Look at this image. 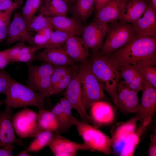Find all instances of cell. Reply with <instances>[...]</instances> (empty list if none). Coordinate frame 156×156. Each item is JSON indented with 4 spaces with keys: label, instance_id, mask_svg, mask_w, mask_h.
Instances as JSON below:
<instances>
[{
    "label": "cell",
    "instance_id": "7402d4cb",
    "mask_svg": "<svg viewBox=\"0 0 156 156\" xmlns=\"http://www.w3.org/2000/svg\"><path fill=\"white\" fill-rule=\"evenodd\" d=\"M138 120L135 116L117 128L111 139V146L115 149L120 148V150L125 140L129 135L135 132Z\"/></svg>",
    "mask_w": 156,
    "mask_h": 156
},
{
    "label": "cell",
    "instance_id": "d6a6232c",
    "mask_svg": "<svg viewBox=\"0 0 156 156\" xmlns=\"http://www.w3.org/2000/svg\"><path fill=\"white\" fill-rule=\"evenodd\" d=\"M58 126V132L61 134L66 133L69 129L66 119L62 111L59 103H58L52 109Z\"/></svg>",
    "mask_w": 156,
    "mask_h": 156
},
{
    "label": "cell",
    "instance_id": "7a4b0ae2",
    "mask_svg": "<svg viewBox=\"0 0 156 156\" xmlns=\"http://www.w3.org/2000/svg\"><path fill=\"white\" fill-rule=\"evenodd\" d=\"M4 101L6 106L18 108L34 106L38 109H47L45 96L12 78Z\"/></svg>",
    "mask_w": 156,
    "mask_h": 156
},
{
    "label": "cell",
    "instance_id": "ee69618b",
    "mask_svg": "<svg viewBox=\"0 0 156 156\" xmlns=\"http://www.w3.org/2000/svg\"><path fill=\"white\" fill-rule=\"evenodd\" d=\"M15 147L14 144L8 145L0 148V156H12L13 151Z\"/></svg>",
    "mask_w": 156,
    "mask_h": 156
},
{
    "label": "cell",
    "instance_id": "f907efd6",
    "mask_svg": "<svg viewBox=\"0 0 156 156\" xmlns=\"http://www.w3.org/2000/svg\"><path fill=\"white\" fill-rule=\"evenodd\" d=\"M36 51L34 47H30L23 45L21 49L20 54L35 53Z\"/></svg>",
    "mask_w": 156,
    "mask_h": 156
},
{
    "label": "cell",
    "instance_id": "7dc6e473",
    "mask_svg": "<svg viewBox=\"0 0 156 156\" xmlns=\"http://www.w3.org/2000/svg\"><path fill=\"white\" fill-rule=\"evenodd\" d=\"M53 29L50 25L42 29L37 33L45 36L49 39L53 31Z\"/></svg>",
    "mask_w": 156,
    "mask_h": 156
},
{
    "label": "cell",
    "instance_id": "f5cc1de1",
    "mask_svg": "<svg viewBox=\"0 0 156 156\" xmlns=\"http://www.w3.org/2000/svg\"><path fill=\"white\" fill-rule=\"evenodd\" d=\"M148 5L156 10V0H147Z\"/></svg>",
    "mask_w": 156,
    "mask_h": 156
},
{
    "label": "cell",
    "instance_id": "cb8c5ba5",
    "mask_svg": "<svg viewBox=\"0 0 156 156\" xmlns=\"http://www.w3.org/2000/svg\"><path fill=\"white\" fill-rule=\"evenodd\" d=\"M91 107L92 116L101 125L109 123L114 119V114L111 105L100 101L94 103Z\"/></svg>",
    "mask_w": 156,
    "mask_h": 156
},
{
    "label": "cell",
    "instance_id": "f1b7e54d",
    "mask_svg": "<svg viewBox=\"0 0 156 156\" xmlns=\"http://www.w3.org/2000/svg\"><path fill=\"white\" fill-rule=\"evenodd\" d=\"M54 132L50 131L40 132L30 144L26 150L29 153L39 151L48 145Z\"/></svg>",
    "mask_w": 156,
    "mask_h": 156
},
{
    "label": "cell",
    "instance_id": "d6986e66",
    "mask_svg": "<svg viewBox=\"0 0 156 156\" xmlns=\"http://www.w3.org/2000/svg\"><path fill=\"white\" fill-rule=\"evenodd\" d=\"M47 17L49 23L55 31L66 32L78 36L81 35L84 26L75 17L68 18L64 16Z\"/></svg>",
    "mask_w": 156,
    "mask_h": 156
},
{
    "label": "cell",
    "instance_id": "9a60e30c",
    "mask_svg": "<svg viewBox=\"0 0 156 156\" xmlns=\"http://www.w3.org/2000/svg\"><path fill=\"white\" fill-rule=\"evenodd\" d=\"M131 24L137 35L156 38V10L149 5L140 17Z\"/></svg>",
    "mask_w": 156,
    "mask_h": 156
},
{
    "label": "cell",
    "instance_id": "9f6ffc18",
    "mask_svg": "<svg viewBox=\"0 0 156 156\" xmlns=\"http://www.w3.org/2000/svg\"><path fill=\"white\" fill-rule=\"evenodd\" d=\"M3 103H4V101H0V107L1 105Z\"/></svg>",
    "mask_w": 156,
    "mask_h": 156
},
{
    "label": "cell",
    "instance_id": "d590c367",
    "mask_svg": "<svg viewBox=\"0 0 156 156\" xmlns=\"http://www.w3.org/2000/svg\"><path fill=\"white\" fill-rule=\"evenodd\" d=\"M34 0H26L22 10V16L28 29L30 22L34 16L33 2Z\"/></svg>",
    "mask_w": 156,
    "mask_h": 156
},
{
    "label": "cell",
    "instance_id": "8fae6325",
    "mask_svg": "<svg viewBox=\"0 0 156 156\" xmlns=\"http://www.w3.org/2000/svg\"><path fill=\"white\" fill-rule=\"evenodd\" d=\"M109 24L93 22L84 26L81 35L86 45L97 53L101 48L106 36Z\"/></svg>",
    "mask_w": 156,
    "mask_h": 156
},
{
    "label": "cell",
    "instance_id": "30bf717a",
    "mask_svg": "<svg viewBox=\"0 0 156 156\" xmlns=\"http://www.w3.org/2000/svg\"><path fill=\"white\" fill-rule=\"evenodd\" d=\"M48 146L55 156H75L80 150L92 151L85 143L71 141L61 135L57 131L54 132Z\"/></svg>",
    "mask_w": 156,
    "mask_h": 156
},
{
    "label": "cell",
    "instance_id": "f546056e",
    "mask_svg": "<svg viewBox=\"0 0 156 156\" xmlns=\"http://www.w3.org/2000/svg\"><path fill=\"white\" fill-rule=\"evenodd\" d=\"M50 78L51 76H47L26 83L33 90L40 93L47 98L50 96L49 90Z\"/></svg>",
    "mask_w": 156,
    "mask_h": 156
},
{
    "label": "cell",
    "instance_id": "4fadbf2b",
    "mask_svg": "<svg viewBox=\"0 0 156 156\" xmlns=\"http://www.w3.org/2000/svg\"><path fill=\"white\" fill-rule=\"evenodd\" d=\"M114 103L119 108L131 113H137L140 108L138 93L131 89L124 81L117 86Z\"/></svg>",
    "mask_w": 156,
    "mask_h": 156
},
{
    "label": "cell",
    "instance_id": "ac0fdd59",
    "mask_svg": "<svg viewBox=\"0 0 156 156\" xmlns=\"http://www.w3.org/2000/svg\"><path fill=\"white\" fill-rule=\"evenodd\" d=\"M36 59L57 66L73 67V61L66 53L63 46L51 48L44 49L35 54Z\"/></svg>",
    "mask_w": 156,
    "mask_h": 156
},
{
    "label": "cell",
    "instance_id": "5bb4252c",
    "mask_svg": "<svg viewBox=\"0 0 156 156\" xmlns=\"http://www.w3.org/2000/svg\"><path fill=\"white\" fill-rule=\"evenodd\" d=\"M13 111L11 108L6 106L0 111V147L9 144H16L25 146L22 139L15 135L12 120Z\"/></svg>",
    "mask_w": 156,
    "mask_h": 156
},
{
    "label": "cell",
    "instance_id": "11a10c76",
    "mask_svg": "<svg viewBox=\"0 0 156 156\" xmlns=\"http://www.w3.org/2000/svg\"><path fill=\"white\" fill-rule=\"evenodd\" d=\"M65 2L67 3L73 1L74 0H64Z\"/></svg>",
    "mask_w": 156,
    "mask_h": 156
},
{
    "label": "cell",
    "instance_id": "277c9868",
    "mask_svg": "<svg viewBox=\"0 0 156 156\" xmlns=\"http://www.w3.org/2000/svg\"><path fill=\"white\" fill-rule=\"evenodd\" d=\"M77 76L81 86L83 105L86 111L104 97V90L92 71L90 60L81 63Z\"/></svg>",
    "mask_w": 156,
    "mask_h": 156
},
{
    "label": "cell",
    "instance_id": "60d3db41",
    "mask_svg": "<svg viewBox=\"0 0 156 156\" xmlns=\"http://www.w3.org/2000/svg\"><path fill=\"white\" fill-rule=\"evenodd\" d=\"M25 42H19L13 47L3 51V53L7 57L10 64V61L13 57L20 54L22 46L24 44Z\"/></svg>",
    "mask_w": 156,
    "mask_h": 156
},
{
    "label": "cell",
    "instance_id": "3957f363",
    "mask_svg": "<svg viewBox=\"0 0 156 156\" xmlns=\"http://www.w3.org/2000/svg\"><path fill=\"white\" fill-rule=\"evenodd\" d=\"M90 62L93 74L113 101L121 78L119 71L110 61L108 56L100 53H96Z\"/></svg>",
    "mask_w": 156,
    "mask_h": 156
},
{
    "label": "cell",
    "instance_id": "4dcf8cb0",
    "mask_svg": "<svg viewBox=\"0 0 156 156\" xmlns=\"http://www.w3.org/2000/svg\"><path fill=\"white\" fill-rule=\"evenodd\" d=\"M73 69L70 66H57L51 76L49 90L50 95L60 82L66 75L71 72Z\"/></svg>",
    "mask_w": 156,
    "mask_h": 156
},
{
    "label": "cell",
    "instance_id": "816d5d0a",
    "mask_svg": "<svg viewBox=\"0 0 156 156\" xmlns=\"http://www.w3.org/2000/svg\"><path fill=\"white\" fill-rule=\"evenodd\" d=\"M8 27H0V43L7 37L8 33Z\"/></svg>",
    "mask_w": 156,
    "mask_h": 156
},
{
    "label": "cell",
    "instance_id": "e575fe53",
    "mask_svg": "<svg viewBox=\"0 0 156 156\" xmlns=\"http://www.w3.org/2000/svg\"><path fill=\"white\" fill-rule=\"evenodd\" d=\"M50 25L47 17L40 14L37 16H33L30 23L28 29L30 31L37 32Z\"/></svg>",
    "mask_w": 156,
    "mask_h": 156
},
{
    "label": "cell",
    "instance_id": "4316f807",
    "mask_svg": "<svg viewBox=\"0 0 156 156\" xmlns=\"http://www.w3.org/2000/svg\"><path fill=\"white\" fill-rule=\"evenodd\" d=\"M94 7V0H76L72 11L75 17L84 21L91 15Z\"/></svg>",
    "mask_w": 156,
    "mask_h": 156
},
{
    "label": "cell",
    "instance_id": "6da1fadb",
    "mask_svg": "<svg viewBox=\"0 0 156 156\" xmlns=\"http://www.w3.org/2000/svg\"><path fill=\"white\" fill-rule=\"evenodd\" d=\"M118 70L122 66L156 64V38L138 35L130 42L108 56Z\"/></svg>",
    "mask_w": 156,
    "mask_h": 156
},
{
    "label": "cell",
    "instance_id": "2e32d148",
    "mask_svg": "<svg viewBox=\"0 0 156 156\" xmlns=\"http://www.w3.org/2000/svg\"><path fill=\"white\" fill-rule=\"evenodd\" d=\"M128 0H111L97 12L94 22L110 24L120 20L123 8Z\"/></svg>",
    "mask_w": 156,
    "mask_h": 156
},
{
    "label": "cell",
    "instance_id": "8d00e7d4",
    "mask_svg": "<svg viewBox=\"0 0 156 156\" xmlns=\"http://www.w3.org/2000/svg\"><path fill=\"white\" fill-rule=\"evenodd\" d=\"M12 78L4 70L0 69V95H5Z\"/></svg>",
    "mask_w": 156,
    "mask_h": 156
},
{
    "label": "cell",
    "instance_id": "ba28073f",
    "mask_svg": "<svg viewBox=\"0 0 156 156\" xmlns=\"http://www.w3.org/2000/svg\"><path fill=\"white\" fill-rule=\"evenodd\" d=\"M37 117L38 113L28 108L21 109L13 116V128L19 138L35 137L41 132Z\"/></svg>",
    "mask_w": 156,
    "mask_h": 156
},
{
    "label": "cell",
    "instance_id": "d4e9b609",
    "mask_svg": "<svg viewBox=\"0 0 156 156\" xmlns=\"http://www.w3.org/2000/svg\"><path fill=\"white\" fill-rule=\"evenodd\" d=\"M42 62L38 66L27 64L28 77L26 82L51 76L57 66L45 62Z\"/></svg>",
    "mask_w": 156,
    "mask_h": 156
},
{
    "label": "cell",
    "instance_id": "52a82bcc",
    "mask_svg": "<svg viewBox=\"0 0 156 156\" xmlns=\"http://www.w3.org/2000/svg\"><path fill=\"white\" fill-rule=\"evenodd\" d=\"M72 76L70 82L63 93L70 103L72 108L75 109L80 116L81 121L90 123L96 128L99 129L101 125L91 116L86 112L83 105L81 84L77 76L78 68L73 67Z\"/></svg>",
    "mask_w": 156,
    "mask_h": 156
},
{
    "label": "cell",
    "instance_id": "e0dca14e",
    "mask_svg": "<svg viewBox=\"0 0 156 156\" xmlns=\"http://www.w3.org/2000/svg\"><path fill=\"white\" fill-rule=\"evenodd\" d=\"M63 47L73 61L81 63L88 59L89 49L82 38L75 35H71L67 39Z\"/></svg>",
    "mask_w": 156,
    "mask_h": 156
},
{
    "label": "cell",
    "instance_id": "484cf974",
    "mask_svg": "<svg viewBox=\"0 0 156 156\" xmlns=\"http://www.w3.org/2000/svg\"><path fill=\"white\" fill-rule=\"evenodd\" d=\"M38 122L41 131H58V126L53 114L47 109H39L38 113Z\"/></svg>",
    "mask_w": 156,
    "mask_h": 156
},
{
    "label": "cell",
    "instance_id": "ab89813d",
    "mask_svg": "<svg viewBox=\"0 0 156 156\" xmlns=\"http://www.w3.org/2000/svg\"><path fill=\"white\" fill-rule=\"evenodd\" d=\"M36 59L35 53L19 54L11 59L10 63L20 62L31 64Z\"/></svg>",
    "mask_w": 156,
    "mask_h": 156
},
{
    "label": "cell",
    "instance_id": "7bdbcfd3",
    "mask_svg": "<svg viewBox=\"0 0 156 156\" xmlns=\"http://www.w3.org/2000/svg\"><path fill=\"white\" fill-rule=\"evenodd\" d=\"M151 142L148 151V155L149 156L156 155V133L155 129L151 138Z\"/></svg>",
    "mask_w": 156,
    "mask_h": 156
},
{
    "label": "cell",
    "instance_id": "b9f144b4",
    "mask_svg": "<svg viewBox=\"0 0 156 156\" xmlns=\"http://www.w3.org/2000/svg\"><path fill=\"white\" fill-rule=\"evenodd\" d=\"M135 147V146L130 144H124L120 151V155L122 156H132Z\"/></svg>",
    "mask_w": 156,
    "mask_h": 156
},
{
    "label": "cell",
    "instance_id": "44dd1931",
    "mask_svg": "<svg viewBox=\"0 0 156 156\" xmlns=\"http://www.w3.org/2000/svg\"><path fill=\"white\" fill-rule=\"evenodd\" d=\"M118 71L121 78L131 89L138 92L142 90L144 78L133 65L127 64L120 68Z\"/></svg>",
    "mask_w": 156,
    "mask_h": 156
},
{
    "label": "cell",
    "instance_id": "6f0895ef",
    "mask_svg": "<svg viewBox=\"0 0 156 156\" xmlns=\"http://www.w3.org/2000/svg\"><path fill=\"white\" fill-rule=\"evenodd\" d=\"M3 11H0V16H1Z\"/></svg>",
    "mask_w": 156,
    "mask_h": 156
},
{
    "label": "cell",
    "instance_id": "74e56055",
    "mask_svg": "<svg viewBox=\"0 0 156 156\" xmlns=\"http://www.w3.org/2000/svg\"><path fill=\"white\" fill-rule=\"evenodd\" d=\"M73 71L66 75L57 84L51 95L57 94L61 93L65 90L69 85L72 78Z\"/></svg>",
    "mask_w": 156,
    "mask_h": 156
},
{
    "label": "cell",
    "instance_id": "681fc988",
    "mask_svg": "<svg viewBox=\"0 0 156 156\" xmlns=\"http://www.w3.org/2000/svg\"><path fill=\"white\" fill-rule=\"evenodd\" d=\"M111 0H94V7L97 12L105 7Z\"/></svg>",
    "mask_w": 156,
    "mask_h": 156
},
{
    "label": "cell",
    "instance_id": "83f0119b",
    "mask_svg": "<svg viewBox=\"0 0 156 156\" xmlns=\"http://www.w3.org/2000/svg\"><path fill=\"white\" fill-rule=\"evenodd\" d=\"M72 34L61 31H53L47 41L44 44L34 47L36 51L40 49L56 48L62 47L69 37Z\"/></svg>",
    "mask_w": 156,
    "mask_h": 156
},
{
    "label": "cell",
    "instance_id": "7c38bea8",
    "mask_svg": "<svg viewBox=\"0 0 156 156\" xmlns=\"http://www.w3.org/2000/svg\"><path fill=\"white\" fill-rule=\"evenodd\" d=\"M33 38L22 15L18 12L16 13L8 27L5 44L9 46L16 42H23L33 45Z\"/></svg>",
    "mask_w": 156,
    "mask_h": 156
},
{
    "label": "cell",
    "instance_id": "f35d334b",
    "mask_svg": "<svg viewBox=\"0 0 156 156\" xmlns=\"http://www.w3.org/2000/svg\"><path fill=\"white\" fill-rule=\"evenodd\" d=\"M17 5L16 3H14L13 5L10 8L2 12L0 16V27H8L12 13L17 8Z\"/></svg>",
    "mask_w": 156,
    "mask_h": 156
},
{
    "label": "cell",
    "instance_id": "603a6c76",
    "mask_svg": "<svg viewBox=\"0 0 156 156\" xmlns=\"http://www.w3.org/2000/svg\"><path fill=\"white\" fill-rule=\"evenodd\" d=\"M40 14L47 17L66 16L68 11L64 0H42Z\"/></svg>",
    "mask_w": 156,
    "mask_h": 156
},
{
    "label": "cell",
    "instance_id": "c3c4849f",
    "mask_svg": "<svg viewBox=\"0 0 156 156\" xmlns=\"http://www.w3.org/2000/svg\"><path fill=\"white\" fill-rule=\"evenodd\" d=\"M9 60L3 53V51H0V69L3 70L8 64Z\"/></svg>",
    "mask_w": 156,
    "mask_h": 156
},
{
    "label": "cell",
    "instance_id": "1f68e13d",
    "mask_svg": "<svg viewBox=\"0 0 156 156\" xmlns=\"http://www.w3.org/2000/svg\"><path fill=\"white\" fill-rule=\"evenodd\" d=\"M144 79L156 88V68L149 64L133 65Z\"/></svg>",
    "mask_w": 156,
    "mask_h": 156
},
{
    "label": "cell",
    "instance_id": "9c48e42d",
    "mask_svg": "<svg viewBox=\"0 0 156 156\" xmlns=\"http://www.w3.org/2000/svg\"><path fill=\"white\" fill-rule=\"evenodd\" d=\"M140 108L135 116L143 126L149 123L156 109V89L144 79Z\"/></svg>",
    "mask_w": 156,
    "mask_h": 156
},
{
    "label": "cell",
    "instance_id": "f6af8a7d",
    "mask_svg": "<svg viewBox=\"0 0 156 156\" xmlns=\"http://www.w3.org/2000/svg\"><path fill=\"white\" fill-rule=\"evenodd\" d=\"M48 39L45 36L37 33L34 36L33 47L40 46L45 44Z\"/></svg>",
    "mask_w": 156,
    "mask_h": 156
},
{
    "label": "cell",
    "instance_id": "836d02e7",
    "mask_svg": "<svg viewBox=\"0 0 156 156\" xmlns=\"http://www.w3.org/2000/svg\"><path fill=\"white\" fill-rule=\"evenodd\" d=\"M59 103L68 125L70 128L73 125H75L78 120L72 114V105L65 97L64 96L61 99Z\"/></svg>",
    "mask_w": 156,
    "mask_h": 156
},
{
    "label": "cell",
    "instance_id": "5b68a950",
    "mask_svg": "<svg viewBox=\"0 0 156 156\" xmlns=\"http://www.w3.org/2000/svg\"><path fill=\"white\" fill-rule=\"evenodd\" d=\"M137 36L131 24L124 23L120 21L110 23L100 53L108 56L129 43Z\"/></svg>",
    "mask_w": 156,
    "mask_h": 156
},
{
    "label": "cell",
    "instance_id": "8992f818",
    "mask_svg": "<svg viewBox=\"0 0 156 156\" xmlns=\"http://www.w3.org/2000/svg\"><path fill=\"white\" fill-rule=\"evenodd\" d=\"M84 143L93 151L108 155L111 153L112 139L108 136L88 122L78 121L75 125Z\"/></svg>",
    "mask_w": 156,
    "mask_h": 156
},
{
    "label": "cell",
    "instance_id": "db71d44e",
    "mask_svg": "<svg viewBox=\"0 0 156 156\" xmlns=\"http://www.w3.org/2000/svg\"><path fill=\"white\" fill-rule=\"evenodd\" d=\"M17 156H33L25 150L20 152Z\"/></svg>",
    "mask_w": 156,
    "mask_h": 156
},
{
    "label": "cell",
    "instance_id": "bcb514c9",
    "mask_svg": "<svg viewBox=\"0 0 156 156\" xmlns=\"http://www.w3.org/2000/svg\"><path fill=\"white\" fill-rule=\"evenodd\" d=\"M14 3L12 0H0V11H4L8 9Z\"/></svg>",
    "mask_w": 156,
    "mask_h": 156
},
{
    "label": "cell",
    "instance_id": "ffe728a7",
    "mask_svg": "<svg viewBox=\"0 0 156 156\" xmlns=\"http://www.w3.org/2000/svg\"><path fill=\"white\" fill-rule=\"evenodd\" d=\"M148 5L147 0H128L123 8L120 21L126 23L135 21L142 14Z\"/></svg>",
    "mask_w": 156,
    "mask_h": 156
}]
</instances>
